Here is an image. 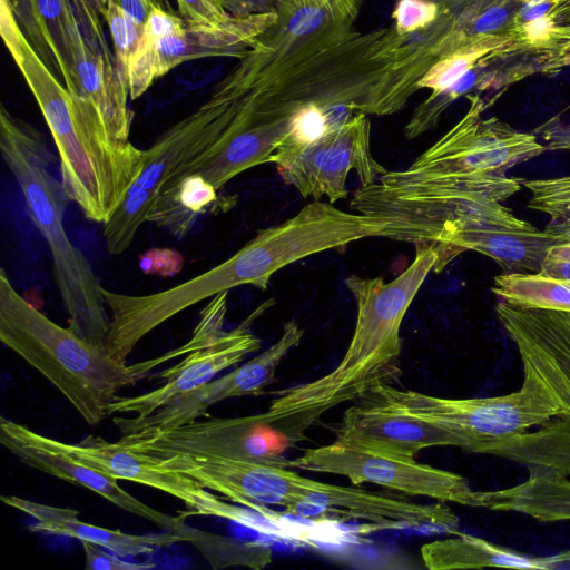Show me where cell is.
I'll list each match as a JSON object with an SVG mask.
<instances>
[{
  "label": "cell",
  "instance_id": "bcb514c9",
  "mask_svg": "<svg viewBox=\"0 0 570 570\" xmlns=\"http://www.w3.org/2000/svg\"><path fill=\"white\" fill-rule=\"evenodd\" d=\"M213 1H214V2H216V3H218V4L220 6L219 0H213Z\"/></svg>",
  "mask_w": 570,
  "mask_h": 570
},
{
  "label": "cell",
  "instance_id": "ffe728a7",
  "mask_svg": "<svg viewBox=\"0 0 570 570\" xmlns=\"http://www.w3.org/2000/svg\"><path fill=\"white\" fill-rule=\"evenodd\" d=\"M546 59L520 52L514 45L488 55L473 69L441 91H432L412 112L404 136L414 139L433 129L461 97L491 92L499 98L513 83L540 71Z\"/></svg>",
  "mask_w": 570,
  "mask_h": 570
},
{
  "label": "cell",
  "instance_id": "d590c367",
  "mask_svg": "<svg viewBox=\"0 0 570 570\" xmlns=\"http://www.w3.org/2000/svg\"><path fill=\"white\" fill-rule=\"evenodd\" d=\"M85 553V568L87 570H147L155 567L153 563H139L125 561L106 552L102 547L82 541L81 542Z\"/></svg>",
  "mask_w": 570,
  "mask_h": 570
},
{
  "label": "cell",
  "instance_id": "4fadbf2b",
  "mask_svg": "<svg viewBox=\"0 0 570 570\" xmlns=\"http://www.w3.org/2000/svg\"><path fill=\"white\" fill-rule=\"evenodd\" d=\"M277 19L275 11L233 17L218 24L185 22L180 29L157 41L141 37L129 65L130 99H138L156 79L186 61L244 57Z\"/></svg>",
  "mask_w": 570,
  "mask_h": 570
},
{
  "label": "cell",
  "instance_id": "484cf974",
  "mask_svg": "<svg viewBox=\"0 0 570 570\" xmlns=\"http://www.w3.org/2000/svg\"><path fill=\"white\" fill-rule=\"evenodd\" d=\"M494 311L503 330L515 331L537 343L570 377V313L521 307L500 299Z\"/></svg>",
  "mask_w": 570,
  "mask_h": 570
},
{
  "label": "cell",
  "instance_id": "d6986e66",
  "mask_svg": "<svg viewBox=\"0 0 570 570\" xmlns=\"http://www.w3.org/2000/svg\"><path fill=\"white\" fill-rule=\"evenodd\" d=\"M0 442L22 463L41 472L61 479L97 493L107 501L165 530L176 531L185 517H171L139 501L125 491L118 480L91 466H88L68 454L42 446L26 438L17 428V422L0 419Z\"/></svg>",
  "mask_w": 570,
  "mask_h": 570
},
{
  "label": "cell",
  "instance_id": "e575fe53",
  "mask_svg": "<svg viewBox=\"0 0 570 570\" xmlns=\"http://www.w3.org/2000/svg\"><path fill=\"white\" fill-rule=\"evenodd\" d=\"M179 16L188 23L218 24L233 18L213 0H176Z\"/></svg>",
  "mask_w": 570,
  "mask_h": 570
},
{
  "label": "cell",
  "instance_id": "6da1fadb",
  "mask_svg": "<svg viewBox=\"0 0 570 570\" xmlns=\"http://www.w3.org/2000/svg\"><path fill=\"white\" fill-rule=\"evenodd\" d=\"M0 33L45 118L59 156L61 183L85 217L106 224L140 175L145 150L108 134L37 53L9 0H0Z\"/></svg>",
  "mask_w": 570,
  "mask_h": 570
},
{
  "label": "cell",
  "instance_id": "30bf717a",
  "mask_svg": "<svg viewBox=\"0 0 570 570\" xmlns=\"http://www.w3.org/2000/svg\"><path fill=\"white\" fill-rule=\"evenodd\" d=\"M18 430L29 440L42 446L61 451L75 460L114 479L136 482L167 493L180 500L188 515L217 517L247 528L255 523V514L236 507L202 487L194 479L157 465L156 456L129 451L118 442L88 435L78 443H65L35 432L17 423Z\"/></svg>",
  "mask_w": 570,
  "mask_h": 570
},
{
  "label": "cell",
  "instance_id": "7402d4cb",
  "mask_svg": "<svg viewBox=\"0 0 570 570\" xmlns=\"http://www.w3.org/2000/svg\"><path fill=\"white\" fill-rule=\"evenodd\" d=\"M77 91L95 111L108 134L121 141H129L134 118L128 107L129 80L117 66L108 45H88L81 41L75 56Z\"/></svg>",
  "mask_w": 570,
  "mask_h": 570
},
{
  "label": "cell",
  "instance_id": "60d3db41",
  "mask_svg": "<svg viewBox=\"0 0 570 570\" xmlns=\"http://www.w3.org/2000/svg\"><path fill=\"white\" fill-rule=\"evenodd\" d=\"M118 3L127 14L140 27L147 20V17L155 4H159L156 0H114Z\"/></svg>",
  "mask_w": 570,
  "mask_h": 570
},
{
  "label": "cell",
  "instance_id": "83f0119b",
  "mask_svg": "<svg viewBox=\"0 0 570 570\" xmlns=\"http://www.w3.org/2000/svg\"><path fill=\"white\" fill-rule=\"evenodd\" d=\"M492 293L512 305L570 313V283L540 273H502Z\"/></svg>",
  "mask_w": 570,
  "mask_h": 570
},
{
  "label": "cell",
  "instance_id": "4dcf8cb0",
  "mask_svg": "<svg viewBox=\"0 0 570 570\" xmlns=\"http://www.w3.org/2000/svg\"><path fill=\"white\" fill-rule=\"evenodd\" d=\"M104 19L112 41L116 66L129 80L130 60L144 33V28L138 26L114 0H108Z\"/></svg>",
  "mask_w": 570,
  "mask_h": 570
},
{
  "label": "cell",
  "instance_id": "b9f144b4",
  "mask_svg": "<svg viewBox=\"0 0 570 570\" xmlns=\"http://www.w3.org/2000/svg\"><path fill=\"white\" fill-rule=\"evenodd\" d=\"M567 67H570V52H567L561 57L554 58L546 62L541 69V72L553 73Z\"/></svg>",
  "mask_w": 570,
  "mask_h": 570
},
{
  "label": "cell",
  "instance_id": "2e32d148",
  "mask_svg": "<svg viewBox=\"0 0 570 570\" xmlns=\"http://www.w3.org/2000/svg\"><path fill=\"white\" fill-rule=\"evenodd\" d=\"M569 238L564 233L540 230L511 214L449 223L430 245L440 255L436 273L465 250L492 258L503 273H539L548 248Z\"/></svg>",
  "mask_w": 570,
  "mask_h": 570
},
{
  "label": "cell",
  "instance_id": "e0dca14e",
  "mask_svg": "<svg viewBox=\"0 0 570 570\" xmlns=\"http://www.w3.org/2000/svg\"><path fill=\"white\" fill-rule=\"evenodd\" d=\"M274 303L273 298L267 299L236 327L224 331L208 344L189 352L177 365L160 372L158 377L166 382L158 389L135 396H117L109 406V416H148L173 400L204 386L216 374L237 365L246 355L258 351L261 340L253 333L252 326Z\"/></svg>",
  "mask_w": 570,
  "mask_h": 570
},
{
  "label": "cell",
  "instance_id": "7dc6e473",
  "mask_svg": "<svg viewBox=\"0 0 570 570\" xmlns=\"http://www.w3.org/2000/svg\"><path fill=\"white\" fill-rule=\"evenodd\" d=\"M568 4H570V0H568Z\"/></svg>",
  "mask_w": 570,
  "mask_h": 570
},
{
  "label": "cell",
  "instance_id": "603a6c76",
  "mask_svg": "<svg viewBox=\"0 0 570 570\" xmlns=\"http://www.w3.org/2000/svg\"><path fill=\"white\" fill-rule=\"evenodd\" d=\"M523 482L501 490L474 491L471 507L517 512L541 522L570 520V480L544 466H527Z\"/></svg>",
  "mask_w": 570,
  "mask_h": 570
},
{
  "label": "cell",
  "instance_id": "d4e9b609",
  "mask_svg": "<svg viewBox=\"0 0 570 570\" xmlns=\"http://www.w3.org/2000/svg\"><path fill=\"white\" fill-rule=\"evenodd\" d=\"M480 454L504 458L525 466H544L570 475V419L556 417L534 432L485 444Z\"/></svg>",
  "mask_w": 570,
  "mask_h": 570
},
{
  "label": "cell",
  "instance_id": "ab89813d",
  "mask_svg": "<svg viewBox=\"0 0 570 570\" xmlns=\"http://www.w3.org/2000/svg\"><path fill=\"white\" fill-rule=\"evenodd\" d=\"M220 6L233 17H248L277 11L278 0H219Z\"/></svg>",
  "mask_w": 570,
  "mask_h": 570
},
{
  "label": "cell",
  "instance_id": "4316f807",
  "mask_svg": "<svg viewBox=\"0 0 570 570\" xmlns=\"http://www.w3.org/2000/svg\"><path fill=\"white\" fill-rule=\"evenodd\" d=\"M66 88L77 91L75 56L82 41L71 0H33Z\"/></svg>",
  "mask_w": 570,
  "mask_h": 570
},
{
  "label": "cell",
  "instance_id": "ba28073f",
  "mask_svg": "<svg viewBox=\"0 0 570 570\" xmlns=\"http://www.w3.org/2000/svg\"><path fill=\"white\" fill-rule=\"evenodd\" d=\"M464 116L409 167L387 170L397 179L455 176H503L515 165L541 155L546 148L532 132L514 129L483 112L495 101L468 95Z\"/></svg>",
  "mask_w": 570,
  "mask_h": 570
},
{
  "label": "cell",
  "instance_id": "3957f363",
  "mask_svg": "<svg viewBox=\"0 0 570 570\" xmlns=\"http://www.w3.org/2000/svg\"><path fill=\"white\" fill-rule=\"evenodd\" d=\"M504 332L515 344L523 367V381L515 392L482 399H448L379 381L364 395L442 426L454 438L456 448L471 453L556 417L570 419V377L537 343L515 331Z\"/></svg>",
  "mask_w": 570,
  "mask_h": 570
},
{
  "label": "cell",
  "instance_id": "8992f818",
  "mask_svg": "<svg viewBox=\"0 0 570 570\" xmlns=\"http://www.w3.org/2000/svg\"><path fill=\"white\" fill-rule=\"evenodd\" d=\"M222 79L205 102L168 128L145 150L140 175L104 225L109 254L119 255L130 246L139 227L148 222L157 196L168 179L209 148L230 124L235 102L228 85Z\"/></svg>",
  "mask_w": 570,
  "mask_h": 570
},
{
  "label": "cell",
  "instance_id": "ee69618b",
  "mask_svg": "<svg viewBox=\"0 0 570 570\" xmlns=\"http://www.w3.org/2000/svg\"><path fill=\"white\" fill-rule=\"evenodd\" d=\"M86 3L95 13L104 18L108 0H80Z\"/></svg>",
  "mask_w": 570,
  "mask_h": 570
},
{
  "label": "cell",
  "instance_id": "f35d334b",
  "mask_svg": "<svg viewBox=\"0 0 570 570\" xmlns=\"http://www.w3.org/2000/svg\"><path fill=\"white\" fill-rule=\"evenodd\" d=\"M533 134L539 137L546 150H570V124L562 122L558 117L551 118Z\"/></svg>",
  "mask_w": 570,
  "mask_h": 570
},
{
  "label": "cell",
  "instance_id": "7a4b0ae2",
  "mask_svg": "<svg viewBox=\"0 0 570 570\" xmlns=\"http://www.w3.org/2000/svg\"><path fill=\"white\" fill-rule=\"evenodd\" d=\"M439 261L434 246L415 245L412 263L387 283L357 274L346 277L357 315L344 356L327 374L276 392L268 411L282 415L325 412L360 399L374 383L385 381L401 354L402 321L428 275L438 272Z\"/></svg>",
  "mask_w": 570,
  "mask_h": 570
},
{
  "label": "cell",
  "instance_id": "8fae6325",
  "mask_svg": "<svg viewBox=\"0 0 570 570\" xmlns=\"http://www.w3.org/2000/svg\"><path fill=\"white\" fill-rule=\"evenodd\" d=\"M284 466L336 474L352 484H379L409 495L471 507L473 490L469 481L454 472L409 459L392 458L333 443L308 449L301 456L285 460Z\"/></svg>",
  "mask_w": 570,
  "mask_h": 570
},
{
  "label": "cell",
  "instance_id": "f546056e",
  "mask_svg": "<svg viewBox=\"0 0 570 570\" xmlns=\"http://www.w3.org/2000/svg\"><path fill=\"white\" fill-rule=\"evenodd\" d=\"M514 45L511 39L492 40L458 50L439 59L421 79L420 89L441 91L453 85L493 51Z\"/></svg>",
  "mask_w": 570,
  "mask_h": 570
},
{
  "label": "cell",
  "instance_id": "52a82bcc",
  "mask_svg": "<svg viewBox=\"0 0 570 570\" xmlns=\"http://www.w3.org/2000/svg\"><path fill=\"white\" fill-rule=\"evenodd\" d=\"M321 415L318 411L282 415L267 410L247 416L195 420L147 435H121L117 442L129 451L158 458L184 454L284 464L286 451L306 439L305 431Z\"/></svg>",
  "mask_w": 570,
  "mask_h": 570
},
{
  "label": "cell",
  "instance_id": "9a60e30c",
  "mask_svg": "<svg viewBox=\"0 0 570 570\" xmlns=\"http://www.w3.org/2000/svg\"><path fill=\"white\" fill-rule=\"evenodd\" d=\"M303 335L298 323L287 321L274 344L232 372L173 400L148 416H116L112 422L121 435H147L195 421L206 415L212 405L227 399L259 395L275 381L278 365L301 343Z\"/></svg>",
  "mask_w": 570,
  "mask_h": 570
},
{
  "label": "cell",
  "instance_id": "836d02e7",
  "mask_svg": "<svg viewBox=\"0 0 570 570\" xmlns=\"http://www.w3.org/2000/svg\"><path fill=\"white\" fill-rule=\"evenodd\" d=\"M440 14V1L397 0L392 11L394 28L401 36L429 29Z\"/></svg>",
  "mask_w": 570,
  "mask_h": 570
},
{
  "label": "cell",
  "instance_id": "7bdbcfd3",
  "mask_svg": "<svg viewBox=\"0 0 570 570\" xmlns=\"http://www.w3.org/2000/svg\"><path fill=\"white\" fill-rule=\"evenodd\" d=\"M546 229L554 233H564L570 236V216L562 219L551 220L547 225Z\"/></svg>",
  "mask_w": 570,
  "mask_h": 570
},
{
  "label": "cell",
  "instance_id": "8d00e7d4",
  "mask_svg": "<svg viewBox=\"0 0 570 570\" xmlns=\"http://www.w3.org/2000/svg\"><path fill=\"white\" fill-rule=\"evenodd\" d=\"M184 264L181 255L166 248H154L140 256L139 267L146 274L171 276L177 274Z\"/></svg>",
  "mask_w": 570,
  "mask_h": 570
},
{
  "label": "cell",
  "instance_id": "7c38bea8",
  "mask_svg": "<svg viewBox=\"0 0 570 570\" xmlns=\"http://www.w3.org/2000/svg\"><path fill=\"white\" fill-rule=\"evenodd\" d=\"M313 522L366 520L390 529H429L460 533V521L445 503L421 504L355 487L324 483L303 476L301 489L282 511Z\"/></svg>",
  "mask_w": 570,
  "mask_h": 570
},
{
  "label": "cell",
  "instance_id": "cb8c5ba5",
  "mask_svg": "<svg viewBox=\"0 0 570 570\" xmlns=\"http://www.w3.org/2000/svg\"><path fill=\"white\" fill-rule=\"evenodd\" d=\"M424 566L430 570L483 569H554L570 564V550L547 557H530L466 533L435 540L421 547Z\"/></svg>",
  "mask_w": 570,
  "mask_h": 570
},
{
  "label": "cell",
  "instance_id": "277c9868",
  "mask_svg": "<svg viewBox=\"0 0 570 570\" xmlns=\"http://www.w3.org/2000/svg\"><path fill=\"white\" fill-rule=\"evenodd\" d=\"M0 151L20 187L27 214L49 246L53 279L69 328L106 351L110 318L101 285L89 261L68 238L63 214L69 198L53 173V158L40 131L0 108Z\"/></svg>",
  "mask_w": 570,
  "mask_h": 570
},
{
  "label": "cell",
  "instance_id": "f6af8a7d",
  "mask_svg": "<svg viewBox=\"0 0 570 570\" xmlns=\"http://www.w3.org/2000/svg\"><path fill=\"white\" fill-rule=\"evenodd\" d=\"M281 1H285V2H294V1H297V0H281Z\"/></svg>",
  "mask_w": 570,
  "mask_h": 570
},
{
  "label": "cell",
  "instance_id": "9c48e42d",
  "mask_svg": "<svg viewBox=\"0 0 570 570\" xmlns=\"http://www.w3.org/2000/svg\"><path fill=\"white\" fill-rule=\"evenodd\" d=\"M269 163L302 197L314 200L326 197L331 204L347 197L350 171L356 173L361 186L375 183L387 171L374 158L371 121L363 112L308 142L277 149Z\"/></svg>",
  "mask_w": 570,
  "mask_h": 570
},
{
  "label": "cell",
  "instance_id": "5bb4252c",
  "mask_svg": "<svg viewBox=\"0 0 570 570\" xmlns=\"http://www.w3.org/2000/svg\"><path fill=\"white\" fill-rule=\"evenodd\" d=\"M156 463L194 479L205 489L254 511L276 527L282 525L285 514L269 507L286 508L303 481L301 474L283 464L252 460L177 454L156 456Z\"/></svg>",
  "mask_w": 570,
  "mask_h": 570
},
{
  "label": "cell",
  "instance_id": "f1b7e54d",
  "mask_svg": "<svg viewBox=\"0 0 570 570\" xmlns=\"http://www.w3.org/2000/svg\"><path fill=\"white\" fill-rule=\"evenodd\" d=\"M176 531L205 557L213 569L242 566L261 570L273 559L272 549L264 542L210 533L185 522Z\"/></svg>",
  "mask_w": 570,
  "mask_h": 570
},
{
  "label": "cell",
  "instance_id": "5b68a950",
  "mask_svg": "<svg viewBox=\"0 0 570 570\" xmlns=\"http://www.w3.org/2000/svg\"><path fill=\"white\" fill-rule=\"evenodd\" d=\"M0 340L48 379L89 425L109 416L117 393L144 379L33 307L0 272Z\"/></svg>",
  "mask_w": 570,
  "mask_h": 570
},
{
  "label": "cell",
  "instance_id": "ac0fdd59",
  "mask_svg": "<svg viewBox=\"0 0 570 570\" xmlns=\"http://www.w3.org/2000/svg\"><path fill=\"white\" fill-rule=\"evenodd\" d=\"M343 414L335 430L336 442L392 458L413 460L428 448L454 446L442 426L362 396Z\"/></svg>",
  "mask_w": 570,
  "mask_h": 570
},
{
  "label": "cell",
  "instance_id": "74e56055",
  "mask_svg": "<svg viewBox=\"0 0 570 570\" xmlns=\"http://www.w3.org/2000/svg\"><path fill=\"white\" fill-rule=\"evenodd\" d=\"M539 273L570 283V238L548 248Z\"/></svg>",
  "mask_w": 570,
  "mask_h": 570
},
{
  "label": "cell",
  "instance_id": "1f68e13d",
  "mask_svg": "<svg viewBox=\"0 0 570 570\" xmlns=\"http://www.w3.org/2000/svg\"><path fill=\"white\" fill-rule=\"evenodd\" d=\"M531 196L528 207L544 213L551 220L570 216V175L544 179H521Z\"/></svg>",
  "mask_w": 570,
  "mask_h": 570
},
{
  "label": "cell",
  "instance_id": "d6a6232c",
  "mask_svg": "<svg viewBox=\"0 0 570 570\" xmlns=\"http://www.w3.org/2000/svg\"><path fill=\"white\" fill-rule=\"evenodd\" d=\"M12 12L40 58L48 68L60 76V70L39 19L33 0H9Z\"/></svg>",
  "mask_w": 570,
  "mask_h": 570
},
{
  "label": "cell",
  "instance_id": "44dd1931",
  "mask_svg": "<svg viewBox=\"0 0 570 570\" xmlns=\"http://www.w3.org/2000/svg\"><path fill=\"white\" fill-rule=\"evenodd\" d=\"M1 501L27 515L33 523L28 527L32 532L69 537L80 542L98 544L120 557L149 554L158 548H167L185 542L184 535L177 531L166 530L159 534H131L86 523L79 520V511L35 502L17 495H1Z\"/></svg>",
  "mask_w": 570,
  "mask_h": 570
}]
</instances>
